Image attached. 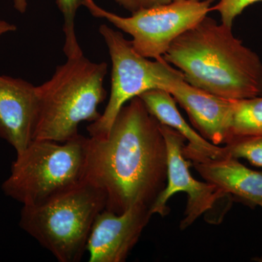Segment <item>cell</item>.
<instances>
[{"label":"cell","mask_w":262,"mask_h":262,"mask_svg":"<svg viewBox=\"0 0 262 262\" xmlns=\"http://www.w3.org/2000/svg\"><path fill=\"white\" fill-rule=\"evenodd\" d=\"M17 27L15 24H10L0 19V36L5 33L15 32Z\"/></svg>","instance_id":"obj_19"},{"label":"cell","mask_w":262,"mask_h":262,"mask_svg":"<svg viewBox=\"0 0 262 262\" xmlns=\"http://www.w3.org/2000/svg\"><path fill=\"white\" fill-rule=\"evenodd\" d=\"M159 89L171 94L206 140L220 146L231 139L234 100L220 97L191 85L184 80L182 72L170 64L164 72Z\"/></svg>","instance_id":"obj_9"},{"label":"cell","mask_w":262,"mask_h":262,"mask_svg":"<svg viewBox=\"0 0 262 262\" xmlns=\"http://www.w3.org/2000/svg\"><path fill=\"white\" fill-rule=\"evenodd\" d=\"M98 32L111 58V94L101 117L88 126L91 137L106 136L119 112L132 98L150 90L159 89L169 63L162 59L151 61L141 56L119 31L102 24Z\"/></svg>","instance_id":"obj_7"},{"label":"cell","mask_w":262,"mask_h":262,"mask_svg":"<svg viewBox=\"0 0 262 262\" xmlns=\"http://www.w3.org/2000/svg\"><path fill=\"white\" fill-rule=\"evenodd\" d=\"M106 203L104 193L84 180L39 204L23 206L19 225L58 261H80Z\"/></svg>","instance_id":"obj_4"},{"label":"cell","mask_w":262,"mask_h":262,"mask_svg":"<svg viewBox=\"0 0 262 262\" xmlns=\"http://www.w3.org/2000/svg\"><path fill=\"white\" fill-rule=\"evenodd\" d=\"M223 148L226 157L244 158L262 168V135L232 136Z\"/></svg>","instance_id":"obj_16"},{"label":"cell","mask_w":262,"mask_h":262,"mask_svg":"<svg viewBox=\"0 0 262 262\" xmlns=\"http://www.w3.org/2000/svg\"><path fill=\"white\" fill-rule=\"evenodd\" d=\"M84 0H56L57 6L63 15V31L65 35L63 52L67 58L83 56L75 32V18L77 10L83 6Z\"/></svg>","instance_id":"obj_15"},{"label":"cell","mask_w":262,"mask_h":262,"mask_svg":"<svg viewBox=\"0 0 262 262\" xmlns=\"http://www.w3.org/2000/svg\"><path fill=\"white\" fill-rule=\"evenodd\" d=\"M183 155L206 182L251 206L262 202V172L245 166L236 158L213 159L183 146Z\"/></svg>","instance_id":"obj_12"},{"label":"cell","mask_w":262,"mask_h":262,"mask_svg":"<svg viewBox=\"0 0 262 262\" xmlns=\"http://www.w3.org/2000/svg\"><path fill=\"white\" fill-rule=\"evenodd\" d=\"M161 129L168 151V179L166 187L151 206V213L165 216L169 212L167 202L176 193L183 192L187 194L188 199L184 218L180 223L182 230L204 214L210 222V212L211 223H217L215 208L219 209L222 201H231L232 196L213 184L193 178L189 171V161L183 155L185 138L178 131L163 124Z\"/></svg>","instance_id":"obj_8"},{"label":"cell","mask_w":262,"mask_h":262,"mask_svg":"<svg viewBox=\"0 0 262 262\" xmlns=\"http://www.w3.org/2000/svg\"><path fill=\"white\" fill-rule=\"evenodd\" d=\"M262 0H220L215 6L211 7V11L215 10L220 13L222 23L232 27L235 18L246 8Z\"/></svg>","instance_id":"obj_17"},{"label":"cell","mask_w":262,"mask_h":262,"mask_svg":"<svg viewBox=\"0 0 262 262\" xmlns=\"http://www.w3.org/2000/svg\"><path fill=\"white\" fill-rule=\"evenodd\" d=\"M255 135H262V96L234 100L232 137Z\"/></svg>","instance_id":"obj_14"},{"label":"cell","mask_w":262,"mask_h":262,"mask_svg":"<svg viewBox=\"0 0 262 262\" xmlns=\"http://www.w3.org/2000/svg\"><path fill=\"white\" fill-rule=\"evenodd\" d=\"M152 213L136 205L121 214L103 210L90 232L86 251L90 262H123L137 244Z\"/></svg>","instance_id":"obj_10"},{"label":"cell","mask_w":262,"mask_h":262,"mask_svg":"<svg viewBox=\"0 0 262 262\" xmlns=\"http://www.w3.org/2000/svg\"><path fill=\"white\" fill-rule=\"evenodd\" d=\"M215 0H177L170 4L141 10L123 17L103 9L94 0L83 6L93 16L103 18L132 37L136 53L153 60L162 59L172 42L211 11Z\"/></svg>","instance_id":"obj_6"},{"label":"cell","mask_w":262,"mask_h":262,"mask_svg":"<svg viewBox=\"0 0 262 262\" xmlns=\"http://www.w3.org/2000/svg\"><path fill=\"white\" fill-rule=\"evenodd\" d=\"M255 261H261L262 262V257L261 258H255Z\"/></svg>","instance_id":"obj_21"},{"label":"cell","mask_w":262,"mask_h":262,"mask_svg":"<svg viewBox=\"0 0 262 262\" xmlns=\"http://www.w3.org/2000/svg\"><path fill=\"white\" fill-rule=\"evenodd\" d=\"M258 206L261 207V208H262V202H261V203H259V205H258Z\"/></svg>","instance_id":"obj_22"},{"label":"cell","mask_w":262,"mask_h":262,"mask_svg":"<svg viewBox=\"0 0 262 262\" xmlns=\"http://www.w3.org/2000/svg\"><path fill=\"white\" fill-rule=\"evenodd\" d=\"M88 137L65 142L33 140L16 155L2 189L23 206H32L75 187L84 180Z\"/></svg>","instance_id":"obj_5"},{"label":"cell","mask_w":262,"mask_h":262,"mask_svg":"<svg viewBox=\"0 0 262 262\" xmlns=\"http://www.w3.org/2000/svg\"><path fill=\"white\" fill-rule=\"evenodd\" d=\"M117 5L126 10L131 14L141 10L170 4L177 0H114Z\"/></svg>","instance_id":"obj_18"},{"label":"cell","mask_w":262,"mask_h":262,"mask_svg":"<svg viewBox=\"0 0 262 262\" xmlns=\"http://www.w3.org/2000/svg\"><path fill=\"white\" fill-rule=\"evenodd\" d=\"M150 113L160 124L172 127L182 134L189 144L188 149L213 158H226L223 146L212 144L196 133L179 113L173 96L164 89L150 90L139 96Z\"/></svg>","instance_id":"obj_13"},{"label":"cell","mask_w":262,"mask_h":262,"mask_svg":"<svg viewBox=\"0 0 262 262\" xmlns=\"http://www.w3.org/2000/svg\"><path fill=\"white\" fill-rule=\"evenodd\" d=\"M27 0H14L15 9L19 13L24 14L27 9Z\"/></svg>","instance_id":"obj_20"},{"label":"cell","mask_w":262,"mask_h":262,"mask_svg":"<svg viewBox=\"0 0 262 262\" xmlns=\"http://www.w3.org/2000/svg\"><path fill=\"white\" fill-rule=\"evenodd\" d=\"M37 112V86L0 75V138L14 148L16 155L33 141Z\"/></svg>","instance_id":"obj_11"},{"label":"cell","mask_w":262,"mask_h":262,"mask_svg":"<svg viewBox=\"0 0 262 262\" xmlns=\"http://www.w3.org/2000/svg\"><path fill=\"white\" fill-rule=\"evenodd\" d=\"M168 151L161 124L139 96L124 105L106 136L88 137L84 180L106 196V209L121 214L151 208L166 187Z\"/></svg>","instance_id":"obj_1"},{"label":"cell","mask_w":262,"mask_h":262,"mask_svg":"<svg viewBox=\"0 0 262 262\" xmlns=\"http://www.w3.org/2000/svg\"><path fill=\"white\" fill-rule=\"evenodd\" d=\"M196 89L230 100L262 96V61L232 27L206 15L179 36L163 56Z\"/></svg>","instance_id":"obj_2"},{"label":"cell","mask_w":262,"mask_h":262,"mask_svg":"<svg viewBox=\"0 0 262 262\" xmlns=\"http://www.w3.org/2000/svg\"><path fill=\"white\" fill-rule=\"evenodd\" d=\"M107 63L84 56L67 58L49 80L37 86L38 112L33 140L65 142L78 135L82 122L96 121L107 92Z\"/></svg>","instance_id":"obj_3"}]
</instances>
